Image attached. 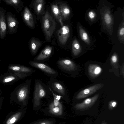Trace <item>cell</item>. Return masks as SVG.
I'll list each match as a JSON object with an SVG mask.
<instances>
[{
  "label": "cell",
  "mask_w": 124,
  "mask_h": 124,
  "mask_svg": "<svg viewBox=\"0 0 124 124\" xmlns=\"http://www.w3.org/2000/svg\"><path fill=\"white\" fill-rule=\"evenodd\" d=\"M81 47L78 43L76 40L73 41L72 45V51L74 56L78 55L81 51Z\"/></svg>",
  "instance_id": "cb8c5ba5"
},
{
  "label": "cell",
  "mask_w": 124,
  "mask_h": 124,
  "mask_svg": "<svg viewBox=\"0 0 124 124\" xmlns=\"http://www.w3.org/2000/svg\"><path fill=\"white\" fill-rule=\"evenodd\" d=\"M3 100V97L1 96L0 97V111L1 109Z\"/></svg>",
  "instance_id": "1f68e13d"
},
{
  "label": "cell",
  "mask_w": 124,
  "mask_h": 124,
  "mask_svg": "<svg viewBox=\"0 0 124 124\" xmlns=\"http://www.w3.org/2000/svg\"><path fill=\"white\" fill-rule=\"evenodd\" d=\"M101 124H107L105 122H103Z\"/></svg>",
  "instance_id": "d6a6232c"
},
{
  "label": "cell",
  "mask_w": 124,
  "mask_h": 124,
  "mask_svg": "<svg viewBox=\"0 0 124 124\" xmlns=\"http://www.w3.org/2000/svg\"><path fill=\"white\" fill-rule=\"evenodd\" d=\"M62 19L67 18L70 13V10L68 6L64 3H60L58 7Z\"/></svg>",
  "instance_id": "ffe728a7"
},
{
  "label": "cell",
  "mask_w": 124,
  "mask_h": 124,
  "mask_svg": "<svg viewBox=\"0 0 124 124\" xmlns=\"http://www.w3.org/2000/svg\"><path fill=\"white\" fill-rule=\"evenodd\" d=\"M51 9L55 17L59 22L62 27L63 26L62 18L58 5L56 4L52 5L51 6Z\"/></svg>",
  "instance_id": "603a6c76"
},
{
  "label": "cell",
  "mask_w": 124,
  "mask_h": 124,
  "mask_svg": "<svg viewBox=\"0 0 124 124\" xmlns=\"http://www.w3.org/2000/svg\"><path fill=\"white\" fill-rule=\"evenodd\" d=\"M7 5L12 6L17 13H19L22 9L23 6V2L20 0H3Z\"/></svg>",
  "instance_id": "ac0fdd59"
},
{
  "label": "cell",
  "mask_w": 124,
  "mask_h": 124,
  "mask_svg": "<svg viewBox=\"0 0 124 124\" xmlns=\"http://www.w3.org/2000/svg\"><path fill=\"white\" fill-rule=\"evenodd\" d=\"M49 91L48 86L41 81L39 79L36 80L33 94V107H36L39 106L41 99L47 96Z\"/></svg>",
  "instance_id": "7a4b0ae2"
},
{
  "label": "cell",
  "mask_w": 124,
  "mask_h": 124,
  "mask_svg": "<svg viewBox=\"0 0 124 124\" xmlns=\"http://www.w3.org/2000/svg\"><path fill=\"white\" fill-rule=\"evenodd\" d=\"M70 32V29L67 25H63L58 30V40L61 45H64L66 43L69 37Z\"/></svg>",
  "instance_id": "5bb4252c"
},
{
  "label": "cell",
  "mask_w": 124,
  "mask_h": 124,
  "mask_svg": "<svg viewBox=\"0 0 124 124\" xmlns=\"http://www.w3.org/2000/svg\"><path fill=\"white\" fill-rule=\"evenodd\" d=\"M111 60L112 62L113 63L117 62V57L116 54L113 55L111 57Z\"/></svg>",
  "instance_id": "f1b7e54d"
},
{
  "label": "cell",
  "mask_w": 124,
  "mask_h": 124,
  "mask_svg": "<svg viewBox=\"0 0 124 124\" xmlns=\"http://www.w3.org/2000/svg\"><path fill=\"white\" fill-rule=\"evenodd\" d=\"M52 52V47L50 46H47L35 57L34 59V61L39 62L45 61L49 58Z\"/></svg>",
  "instance_id": "9a60e30c"
},
{
  "label": "cell",
  "mask_w": 124,
  "mask_h": 124,
  "mask_svg": "<svg viewBox=\"0 0 124 124\" xmlns=\"http://www.w3.org/2000/svg\"></svg>",
  "instance_id": "d590c367"
},
{
  "label": "cell",
  "mask_w": 124,
  "mask_h": 124,
  "mask_svg": "<svg viewBox=\"0 0 124 124\" xmlns=\"http://www.w3.org/2000/svg\"><path fill=\"white\" fill-rule=\"evenodd\" d=\"M119 35L121 36H123L124 34V27L122 28L119 31Z\"/></svg>",
  "instance_id": "4dcf8cb0"
},
{
  "label": "cell",
  "mask_w": 124,
  "mask_h": 124,
  "mask_svg": "<svg viewBox=\"0 0 124 124\" xmlns=\"http://www.w3.org/2000/svg\"><path fill=\"white\" fill-rule=\"evenodd\" d=\"M102 84H98L81 91L77 94L76 98L78 100L86 97L95 93L102 86Z\"/></svg>",
  "instance_id": "30bf717a"
},
{
  "label": "cell",
  "mask_w": 124,
  "mask_h": 124,
  "mask_svg": "<svg viewBox=\"0 0 124 124\" xmlns=\"http://www.w3.org/2000/svg\"><path fill=\"white\" fill-rule=\"evenodd\" d=\"M117 104L116 101L113 100L110 102L108 105V107L110 110H112L116 107Z\"/></svg>",
  "instance_id": "4316f807"
},
{
  "label": "cell",
  "mask_w": 124,
  "mask_h": 124,
  "mask_svg": "<svg viewBox=\"0 0 124 124\" xmlns=\"http://www.w3.org/2000/svg\"><path fill=\"white\" fill-rule=\"evenodd\" d=\"M101 68L99 66L94 64H90L88 67V71L89 75L93 78H95L101 73Z\"/></svg>",
  "instance_id": "e0dca14e"
},
{
  "label": "cell",
  "mask_w": 124,
  "mask_h": 124,
  "mask_svg": "<svg viewBox=\"0 0 124 124\" xmlns=\"http://www.w3.org/2000/svg\"><path fill=\"white\" fill-rule=\"evenodd\" d=\"M6 10L3 7L0 8V39H3L6 36L7 26L6 21Z\"/></svg>",
  "instance_id": "7c38bea8"
},
{
  "label": "cell",
  "mask_w": 124,
  "mask_h": 124,
  "mask_svg": "<svg viewBox=\"0 0 124 124\" xmlns=\"http://www.w3.org/2000/svg\"><path fill=\"white\" fill-rule=\"evenodd\" d=\"M6 18L7 25V32L13 35L17 31L19 24L15 14L8 11L6 13Z\"/></svg>",
  "instance_id": "8992f818"
},
{
  "label": "cell",
  "mask_w": 124,
  "mask_h": 124,
  "mask_svg": "<svg viewBox=\"0 0 124 124\" xmlns=\"http://www.w3.org/2000/svg\"><path fill=\"white\" fill-rule=\"evenodd\" d=\"M55 94L64 98L67 94V91L65 86L61 82L52 77L47 85Z\"/></svg>",
  "instance_id": "5b68a950"
},
{
  "label": "cell",
  "mask_w": 124,
  "mask_h": 124,
  "mask_svg": "<svg viewBox=\"0 0 124 124\" xmlns=\"http://www.w3.org/2000/svg\"><path fill=\"white\" fill-rule=\"evenodd\" d=\"M24 113L23 108H19L9 113L6 116L3 124H16L22 118Z\"/></svg>",
  "instance_id": "ba28073f"
},
{
  "label": "cell",
  "mask_w": 124,
  "mask_h": 124,
  "mask_svg": "<svg viewBox=\"0 0 124 124\" xmlns=\"http://www.w3.org/2000/svg\"><path fill=\"white\" fill-rule=\"evenodd\" d=\"M2 94L1 92L0 91V97L1 96V95Z\"/></svg>",
  "instance_id": "836d02e7"
},
{
  "label": "cell",
  "mask_w": 124,
  "mask_h": 124,
  "mask_svg": "<svg viewBox=\"0 0 124 124\" xmlns=\"http://www.w3.org/2000/svg\"><path fill=\"white\" fill-rule=\"evenodd\" d=\"M19 80L15 74L8 71L0 75V83L3 85H12Z\"/></svg>",
  "instance_id": "8fae6325"
},
{
  "label": "cell",
  "mask_w": 124,
  "mask_h": 124,
  "mask_svg": "<svg viewBox=\"0 0 124 124\" xmlns=\"http://www.w3.org/2000/svg\"><path fill=\"white\" fill-rule=\"evenodd\" d=\"M42 28L46 39L49 41L56 27V23L47 11L43 16L42 20Z\"/></svg>",
  "instance_id": "3957f363"
},
{
  "label": "cell",
  "mask_w": 124,
  "mask_h": 124,
  "mask_svg": "<svg viewBox=\"0 0 124 124\" xmlns=\"http://www.w3.org/2000/svg\"><path fill=\"white\" fill-rule=\"evenodd\" d=\"M29 63L31 66L40 70L48 76L54 78L58 75L57 71L43 63L30 61Z\"/></svg>",
  "instance_id": "52a82bcc"
},
{
  "label": "cell",
  "mask_w": 124,
  "mask_h": 124,
  "mask_svg": "<svg viewBox=\"0 0 124 124\" xmlns=\"http://www.w3.org/2000/svg\"><path fill=\"white\" fill-rule=\"evenodd\" d=\"M99 94H98L93 96L87 98L82 102L78 103L75 106L76 109L83 110L87 109L92 106L98 99Z\"/></svg>",
  "instance_id": "4fadbf2b"
},
{
  "label": "cell",
  "mask_w": 124,
  "mask_h": 124,
  "mask_svg": "<svg viewBox=\"0 0 124 124\" xmlns=\"http://www.w3.org/2000/svg\"><path fill=\"white\" fill-rule=\"evenodd\" d=\"M41 45V42L34 38H32L30 43V47L31 54L34 55L36 54Z\"/></svg>",
  "instance_id": "d6986e66"
},
{
  "label": "cell",
  "mask_w": 124,
  "mask_h": 124,
  "mask_svg": "<svg viewBox=\"0 0 124 124\" xmlns=\"http://www.w3.org/2000/svg\"><path fill=\"white\" fill-rule=\"evenodd\" d=\"M49 112L56 115H61L62 113V107L61 105L59 106H54L52 102L49 107Z\"/></svg>",
  "instance_id": "7402d4cb"
},
{
  "label": "cell",
  "mask_w": 124,
  "mask_h": 124,
  "mask_svg": "<svg viewBox=\"0 0 124 124\" xmlns=\"http://www.w3.org/2000/svg\"><path fill=\"white\" fill-rule=\"evenodd\" d=\"M104 18L105 23L107 24H110L112 21L111 17L110 15L106 13L104 15Z\"/></svg>",
  "instance_id": "484cf974"
},
{
  "label": "cell",
  "mask_w": 124,
  "mask_h": 124,
  "mask_svg": "<svg viewBox=\"0 0 124 124\" xmlns=\"http://www.w3.org/2000/svg\"><path fill=\"white\" fill-rule=\"evenodd\" d=\"M53 122L51 121L46 120L40 121L32 124H53Z\"/></svg>",
  "instance_id": "83f0119b"
},
{
  "label": "cell",
  "mask_w": 124,
  "mask_h": 124,
  "mask_svg": "<svg viewBox=\"0 0 124 124\" xmlns=\"http://www.w3.org/2000/svg\"><path fill=\"white\" fill-rule=\"evenodd\" d=\"M1 1V0H0V2Z\"/></svg>",
  "instance_id": "e575fe53"
},
{
  "label": "cell",
  "mask_w": 124,
  "mask_h": 124,
  "mask_svg": "<svg viewBox=\"0 0 124 124\" xmlns=\"http://www.w3.org/2000/svg\"><path fill=\"white\" fill-rule=\"evenodd\" d=\"M79 29L80 34L81 38L87 44H89L90 41L87 34L82 28H80Z\"/></svg>",
  "instance_id": "d4e9b609"
},
{
  "label": "cell",
  "mask_w": 124,
  "mask_h": 124,
  "mask_svg": "<svg viewBox=\"0 0 124 124\" xmlns=\"http://www.w3.org/2000/svg\"><path fill=\"white\" fill-rule=\"evenodd\" d=\"M22 17L26 25L30 28L34 26V23L32 15L27 7H25L22 13Z\"/></svg>",
  "instance_id": "2e32d148"
},
{
  "label": "cell",
  "mask_w": 124,
  "mask_h": 124,
  "mask_svg": "<svg viewBox=\"0 0 124 124\" xmlns=\"http://www.w3.org/2000/svg\"><path fill=\"white\" fill-rule=\"evenodd\" d=\"M57 63L59 68L65 72H71L76 69V66L72 60L67 59H60Z\"/></svg>",
  "instance_id": "9c48e42d"
},
{
  "label": "cell",
  "mask_w": 124,
  "mask_h": 124,
  "mask_svg": "<svg viewBox=\"0 0 124 124\" xmlns=\"http://www.w3.org/2000/svg\"><path fill=\"white\" fill-rule=\"evenodd\" d=\"M8 68V72L15 74L20 80L24 79L35 71L31 68L16 64H9Z\"/></svg>",
  "instance_id": "277c9868"
},
{
  "label": "cell",
  "mask_w": 124,
  "mask_h": 124,
  "mask_svg": "<svg viewBox=\"0 0 124 124\" xmlns=\"http://www.w3.org/2000/svg\"><path fill=\"white\" fill-rule=\"evenodd\" d=\"M44 1L43 0H36L34 1L33 6L35 11L38 15L41 14L44 9Z\"/></svg>",
  "instance_id": "44dd1931"
},
{
  "label": "cell",
  "mask_w": 124,
  "mask_h": 124,
  "mask_svg": "<svg viewBox=\"0 0 124 124\" xmlns=\"http://www.w3.org/2000/svg\"><path fill=\"white\" fill-rule=\"evenodd\" d=\"M31 80H28L17 86L11 94L10 102L12 106H18L23 108L27 104Z\"/></svg>",
  "instance_id": "6da1fadb"
},
{
  "label": "cell",
  "mask_w": 124,
  "mask_h": 124,
  "mask_svg": "<svg viewBox=\"0 0 124 124\" xmlns=\"http://www.w3.org/2000/svg\"><path fill=\"white\" fill-rule=\"evenodd\" d=\"M88 15L90 19H93L95 18V15L94 12L91 11L89 12Z\"/></svg>",
  "instance_id": "f546056e"
}]
</instances>
